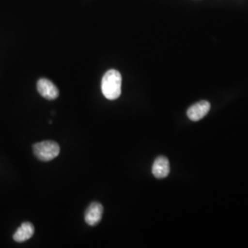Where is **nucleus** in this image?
I'll return each instance as SVG.
<instances>
[{"label":"nucleus","instance_id":"2","mask_svg":"<svg viewBox=\"0 0 248 248\" xmlns=\"http://www.w3.org/2000/svg\"><path fill=\"white\" fill-rule=\"evenodd\" d=\"M33 152L37 158L44 162L54 159L60 154V146L53 141L37 142L33 145Z\"/></svg>","mask_w":248,"mask_h":248},{"label":"nucleus","instance_id":"1","mask_svg":"<svg viewBox=\"0 0 248 248\" xmlns=\"http://www.w3.org/2000/svg\"><path fill=\"white\" fill-rule=\"evenodd\" d=\"M122 75L115 69L105 73L101 81V91L107 99L114 100L122 94Z\"/></svg>","mask_w":248,"mask_h":248},{"label":"nucleus","instance_id":"5","mask_svg":"<svg viewBox=\"0 0 248 248\" xmlns=\"http://www.w3.org/2000/svg\"><path fill=\"white\" fill-rule=\"evenodd\" d=\"M103 214V206L98 202L90 204L85 213V221L91 226L97 225L100 222Z\"/></svg>","mask_w":248,"mask_h":248},{"label":"nucleus","instance_id":"4","mask_svg":"<svg viewBox=\"0 0 248 248\" xmlns=\"http://www.w3.org/2000/svg\"><path fill=\"white\" fill-rule=\"evenodd\" d=\"M210 108L211 104L206 100H202L190 107L186 111V115L189 118V120L197 122L207 115L210 111Z\"/></svg>","mask_w":248,"mask_h":248},{"label":"nucleus","instance_id":"6","mask_svg":"<svg viewBox=\"0 0 248 248\" xmlns=\"http://www.w3.org/2000/svg\"><path fill=\"white\" fill-rule=\"evenodd\" d=\"M152 172L156 178H165L168 177L170 172L169 159L165 156H158L154 162Z\"/></svg>","mask_w":248,"mask_h":248},{"label":"nucleus","instance_id":"7","mask_svg":"<svg viewBox=\"0 0 248 248\" xmlns=\"http://www.w3.org/2000/svg\"><path fill=\"white\" fill-rule=\"evenodd\" d=\"M33 233H34L33 224L29 222H23L14 233L13 239L18 243H22L30 239L33 235Z\"/></svg>","mask_w":248,"mask_h":248},{"label":"nucleus","instance_id":"3","mask_svg":"<svg viewBox=\"0 0 248 248\" xmlns=\"http://www.w3.org/2000/svg\"><path fill=\"white\" fill-rule=\"evenodd\" d=\"M37 89L39 94L48 100H53L58 98L59 90L51 80L42 78L37 83Z\"/></svg>","mask_w":248,"mask_h":248}]
</instances>
